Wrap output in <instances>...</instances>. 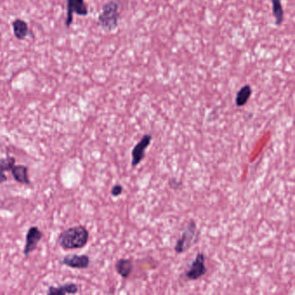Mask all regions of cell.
Returning <instances> with one entry per match:
<instances>
[{"label": "cell", "mask_w": 295, "mask_h": 295, "mask_svg": "<svg viewBox=\"0 0 295 295\" xmlns=\"http://www.w3.org/2000/svg\"><path fill=\"white\" fill-rule=\"evenodd\" d=\"M89 239V232L84 225L68 228L61 233L57 243L63 250L83 249L87 245Z\"/></svg>", "instance_id": "obj_1"}, {"label": "cell", "mask_w": 295, "mask_h": 295, "mask_svg": "<svg viewBox=\"0 0 295 295\" xmlns=\"http://www.w3.org/2000/svg\"><path fill=\"white\" fill-rule=\"evenodd\" d=\"M119 18V4L113 0L103 5V12L99 16L98 23L104 30L112 31L117 28Z\"/></svg>", "instance_id": "obj_2"}, {"label": "cell", "mask_w": 295, "mask_h": 295, "mask_svg": "<svg viewBox=\"0 0 295 295\" xmlns=\"http://www.w3.org/2000/svg\"><path fill=\"white\" fill-rule=\"evenodd\" d=\"M199 237V232L197 231V223L194 220H190L183 231L181 237L178 239L175 244V252L183 253L188 251L191 247L197 243Z\"/></svg>", "instance_id": "obj_3"}, {"label": "cell", "mask_w": 295, "mask_h": 295, "mask_svg": "<svg viewBox=\"0 0 295 295\" xmlns=\"http://www.w3.org/2000/svg\"><path fill=\"white\" fill-rule=\"evenodd\" d=\"M152 136L151 134H145L141 140L137 143L132 150V167H137L146 157V151L151 144Z\"/></svg>", "instance_id": "obj_4"}, {"label": "cell", "mask_w": 295, "mask_h": 295, "mask_svg": "<svg viewBox=\"0 0 295 295\" xmlns=\"http://www.w3.org/2000/svg\"><path fill=\"white\" fill-rule=\"evenodd\" d=\"M74 13L79 16L87 15L88 10L84 0H67V19L65 22L67 28L72 24Z\"/></svg>", "instance_id": "obj_5"}, {"label": "cell", "mask_w": 295, "mask_h": 295, "mask_svg": "<svg viewBox=\"0 0 295 295\" xmlns=\"http://www.w3.org/2000/svg\"><path fill=\"white\" fill-rule=\"evenodd\" d=\"M207 272L205 266V256L203 253H198L195 260L190 266L189 270L186 272V276L190 280H197L204 276Z\"/></svg>", "instance_id": "obj_6"}, {"label": "cell", "mask_w": 295, "mask_h": 295, "mask_svg": "<svg viewBox=\"0 0 295 295\" xmlns=\"http://www.w3.org/2000/svg\"><path fill=\"white\" fill-rule=\"evenodd\" d=\"M42 236H43V233L37 226H32L28 230L25 246L23 249V254L25 258L29 257V254L37 249L38 243L41 241Z\"/></svg>", "instance_id": "obj_7"}, {"label": "cell", "mask_w": 295, "mask_h": 295, "mask_svg": "<svg viewBox=\"0 0 295 295\" xmlns=\"http://www.w3.org/2000/svg\"><path fill=\"white\" fill-rule=\"evenodd\" d=\"M62 263L71 269H85L90 264V259L86 254H70L64 256Z\"/></svg>", "instance_id": "obj_8"}, {"label": "cell", "mask_w": 295, "mask_h": 295, "mask_svg": "<svg viewBox=\"0 0 295 295\" xmlns=\"http://www.w3.org/2000/svg\"><path fill=\"white\" fill-rule=\"evenodd\" d=\"M79 288L78 286L75 283H66L59 287H49L47 292V295H76L78 293Z\"/></svg>", "instance_id": "obj_9"}, {"label": "cell", "mask_w": 295, "mask_h": 295, "mask_svg": "<svg viewBox=\"0 0 295 295\" xmlns=\"http://www.w3.org/2000/svg\"><path fill=\"white\" fill-rule=\"evenodd\" d=\"M12 173L16 181L19 184L30 186V181L28 175V168L23 165H17L12 168Z\"/></svg>", "instance_id": "obj_10"}, {"label": "cell", "mask_w": 295, "mask_h": 295, "mask_svg": "<svg viewBox=\"0 0 295 295\" xmlns=\"http://www.w3.org/2000/svg\"><path fill=\"white\" fill-rule=\"evenodd\" d=\"M13 33L19 40H24L30 33L28 23L22 19H17L12 23Z\"/></svg>", "instance_id": "obj_11"}, {"label": "cell", "mask_w": 295, "mask_h": 295, "mask_svg": "<svg viewBox=\"0 0 295 295\" xmlns=\"http://www.w3.org/2000/svg\"><path fill=\"white\" fill-rule=\"evenodd\" d=\"M133 263L132 260L121 258L115 263V270L122 278H128L133 272Z\"/></svg>", "instance_id": "obj_12"}, {"label": "cell", "mask_w": 295, "mask_h": 295, "mask_svg": "<svg viewBox=\"0 0 295 295\" xmlns=\"http://www.w3.org/2000/svg\"><path fill=\"white\" fill-rule=\"evenodd\" d=\"M16 159L13 157H6L0 159V184L7 180L4 171L12 170V167L15 166Z\"/></svg>", "instance_id": "obj_13"}, {"label": "cell", "mask_w": 295, "mask_h": 295, "mask_svg": "<svg viewBox=\"0 0 295 295\" xmlns=\"http://www.w3.org/2000/svg\"><path fill=\"white\" fill-rule=\"evenodd\" d=\"M252 95V88L250 85H245L238 91L235 97V104L237 106H243L249 102Z\"/></svg>", "instance_id": "obj_14"}, {"label": "cell", "mask_w": 295, "mask_h": 295, "mask_svg": "<svg viewBox=\"0 0 295 295\" xmlns=\"http://www.w3.org/2000/svg\"><path fill=\"white\" fill-rule=\"evenodd\" d=\"M273 14L275 19V24L280 25L283 22L284 12L280 0H272Z\"/></svg>", "instance_id": "obj_15"}, {"label": "cell", "mask_w": 295, "mask_h": 295, "mask_svg": "<svg viewBox=\"0 0 295 295\" xmlns=\"http://www.w3.org/2000/svg\"><path fill=\"white\" fill-rule=\"evenodd\" d=\"M123 191V187L121 185H115L113 186V188L111 190V194L114 196V197H119L121 196Z\"/></svg>", "instance_id": "obj_16"}, {"label": "cell", "mask_w": 295, "mask_h": 295, "mask_svg": "<svg viewBox=\"0 0 295 295\" xmlns=\"http://www.w3.org/2000/svg\"><path fill=\"white\" fill-rule=\"evenodd\" d=\"M0 257H1V253H0Z\"/></svg>", "instance_id": "obj_17"}]
</instances>
